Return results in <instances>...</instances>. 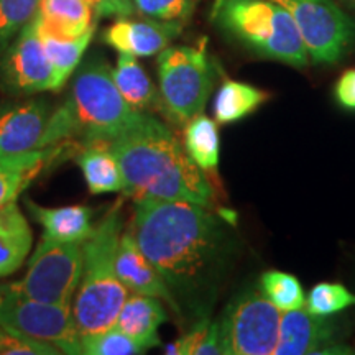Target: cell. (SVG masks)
<instances>
[{"label":"cell","mask_w":355,"mask_h":355,"mask_svg":"<svg viewBox=\"0 0 355 355\" xmlns=\"http://www.w3.org/2000/svg\"><path fill=\"white\" fill-rule=\"evenodd\" d=\"M115 268H117V275L123 286L133 295H146L165 300L173 311L180 313V306H178L162 273L144 254L130 229L123 230L121 235L117 257H115Z\"/></svg>","instance_id":"obj_16"},{"label":"cell","mask_w":355,"mask_h":355,"mask_svg":"<svg viewBox=\"0 0 355 355\" xmlns=\"http://www.w3.org/2000/svg\"><path fill=\"white\" fill-rule=\"evenodd\" d=\"M2 334H3V329H2V327H0V337H2Z\"/></svg>","instance_id":"obj_36"},{"label":"cell","mask_w":355,"mask_h":355,"mask_svg":"<svg viewBox=\"0 0 355 355\" xmlns=\"http://www.w3.org/2000/svg\"><path fill=\"white\" fill-rule=\"evenodd\" d=\"M81 347L87 355H140L148 350L115 326L81 337Z\"/></svg>","instance_id":"obj_29"},{"label":"cell","mask_w":355,"mask_h":355,"mask_svg":"<svg viewBox=\"0 0 355 355\" xmlns=\"http://www.w3.org/2000/svg\"><path fill=\"white\" fill-rule=\"evenodd\" d=\"M159 97L178 123L202 114L216 83V71L199 46H168L158 55Z\"/></svg>","instance_id":"obj_6"},{"label":"cell","mask_w":355,"mask_h":355,"mask_svg":"<svg viewBox=\"0 0 355 355\" xmlns=\"http://www.w3.org/2000/svg\"><path fill=\"white\" fill-rule=\"evenodd\" d=\"M184 148L196 165L206 173H216L219 166V128L217 122L204 114L194 115L186 122Z\"/></svg>","instance_id":"obj_25"},{"label":"cell","mask_w":355,"mask_h":355,"mask_svg":"<svg viewBox=\"0 0 355 355\" xmlns=\"http://www.w3.org/2000/svg\"><path fill=\"white\" fill-rule=\"evenodd\" d=\"M122 232L123 214L121 202H117L97 222L94 232L84 242L83 277L73 304V316L81 337L115 326L128 298V290L115 268Z\"/></svg>","instance_id":"obj_4"},{"label":"cell","mask_w":355,"mask_h":355,"mask_svg":"<svg viewBox=\"0 0 355 355\" xmlns=\"http://www.w3.org/2000/svg\"><path fill=\"white\" fill-rule=\"evenodd\" d=\"M123 175V191L133 201H188L214 206L206 173L166 125L148 114L140 125L109 144Z\"/></svg>","instance_id":"obj_2"},{"label":"cell","mask_w":355,"mask_h":355,"mask_svg":"<svg viewBox=\"0 0 355 355\" xmlns=\"http://www.w3.org/2000/svg\"><path fill=\"white\" fill-rule=\"evenodd\" d=\"M308 354H354V350L337 344V326L326 316H316L301 308L283 311L273 355Z\"/></svg>","instance_id":"obj_13"},{"label":"cell","mask_w":355,"mask_h":355,"mask_svg":"<svg viewBox=\"0 0 355 355\" xmlns=\"http://www.w3.org/2000/svg\"><path fill=\"white\" fill-rule=\"evenodd\" d=\"M282 311L259 288H247L230 301L219 321L225 355H273Z\"/></svg>","instance_id":"obj_8"},{"label":"cell","mask_w":355,"mask_h":355,"mask_svg":"<svg viewBox=\"0 0 355 355\" xmlns=\"http://www.w3.org/2000/svg\"><path fill=\"white\" fill-rule=\"evenodd\" d=\"M165 352L171 355H220L219 321H211L209 316L199 318L184 336L166 345Z\"/></svg>","instance_id":"obj_26"},{"label":"cell","mask_w":355,"mask_h":355,"mask_svg":"<svg viewBox=\"0 0 355 355\" xmlns=\"http://www.w3.org/2000/svg\"><path fill=\"white\" fill-rule=\"evenodd\" d=\"M268 99V92L252 84L225 79L217 91L214 101L216 122L229 125V123L242 121L247 115L254 114Z\"/></svg>","instance_id":"obj_23"},{"label":"cell","mask_w":355,"mask_h":355,"mask_svg":"<svg viewBox=\"0 0 355 355\" xmlns=\"http://www.w3.org/2000/svg\"><path fill=\"white\" fill-rule=\"evenodd\" d=\"M79 146L73 141H61L33 152L0 158V207L17 201L24 191L51 166L68 158Z\"/></svg>","instance_id":"obj_15"},{"label":"cell","mask_w":355,"mask_h":355,"mask_svg":"<svg viewBox=\"0 0 355 355\" xmlns=\"http://www.w3.org/2000/svg\"><path fill=\"white\" fill-rule=\"evenodd\" d=\"M40 0H0V56L38 13Z\"/></svg>","instance_id":"obj_28"},{"label":"cell","mask_w":355,"mask_h":355,"mask_svg":"<svg viewBox=\"0 0 355 355\" xmlns=\"http://www.w3.org/2000/svg\"><path fill=\"white\" fill-rule=\"evenodd\" d=\"M0 89L13 97L55 91L53 68L44 53L35 19L0 56Z\"/></svg>","instance_id":"obj_11"},{"label":"cell","mask_w":355,"mask_h":355,"mask_svg":"<svg viewBox=\"0 0 355 355\" xmlns=\"http://www.w3.org/2000/svg\"><path fill=\"white\" fill-rule=\"evenodd\" d=\"M290 13L309 60L337 63L355 44V19L334 0H273Z\"/></svg>","instance_id":"obj_10"},{"label":"cell","mask_w":355,"mask_h":355,"mask_svg":"<svg viewBox=\"0 0 355 355\" xmlns=\"http://www.w3.org/2000/svg\"><path fill=\"white\" fill-rule=\"evenodd\" d=\"M166 321L168 314L159 298L133 295L123 303L117 321H115V327L135 339L145 349H153L162 345L158 329Z\"/></svg>","instance_id":"obj_18"},{"label":"cell","mask_w":355,"mask_h":355,"mask_svg":"<svg viewBox=\"0 0 355 355\" xmlns=\"http://www.w3.org/2000/svg\"><path fill=\"white\" fill-rule=\"evenodd\" d=\"M130 230L176 303L207 316L232 248L224 212L188 201L139 199Z\"/></svg>","instance_id":"obj_1"},{"label":"cell","mask_w":355,"mask_h":355,"mask_svg":"<svg viewBox=\"0 0 355 355\" xmlns=\"http://www.w3.org/2000/svg\"><path fill=\"white\" fill-rule=\"evenodd\" d=\"M38 26V25H37ZM96 25L89 28L86 33L76 38H60L50 35L38 28L40 38H42L44 53L53 68V78H55V91H61L73 76V73L81 64V60L86 53L89 43L94 37Z\"/></svg>","instance_id":"obj_22"},{"label":"cell","mask_w":355,"mask_h":355,"mask_svg":"<svg viewBox=\"0 0 355 355\" xmlns=\"http://www.w3.org/2000/svg\"><path fill=\"white\" fill-rule=\"evenodd\" d=\"M33 243V232L17 201L0 207V278L24 265Z\"/></svg>","instance_id":"obj_19"},{"label":"cell","mask_w":355,"mask_h":355,"mask_svg":"<svg viewBox=\"0 0 355 355\" xmlns=\"http://www.w3.org/2000/svg\"><path fill=\"white\" fill-rule=\"evenodd\" d=\"M181 21H163L146 17L145 20L117 19L102 32V42L119 53H128L137 58L159 55L180 37Z\"/></svg>","instance_id":"obj_14"},{"label":"cell","mask_w":355,"mask_h":355,"mask_svg":"<svg viewBox=\"0 0 355 355\" xmlns=\"http://www.w3.org/2000/svg\"><path fill=\"white\" fill-rule=\"evenodd\" d=\"M76 162L92 194L122 193L123 191L121 165L107 141L81 145L78 148Z\"/></svg>","instance_id":"obj_21"},{"label":"cell","mask_w":355,"mask_h":355,"mask_svg":"<svg viewBox=\"0 0 355 355\" xmlns=\"http://www.w3.org/2000/svg\"><path fill=\"white\" fill-rule=\"evenodd\" d=\"M84 242H60L43 235L30 257L26 275L15 285L30 298L71 304L81 283Z\"/></svg>","instance_id":"obj_9"},{"label":"cell","mask_w":355,"mask_h":355,"mask_svg":"<svg viewBox=\"0 0 355 355\" xmlns=\"http://www.w3.org/2000/svg\"><path fill=\"white\" fill-rule=\"evenodd\" d=\"M259 290L282 311L300 309L306 304V295L300 279L290 273L270 270L260 277Z\"/></svg>","instance_id":"obj_27"},{"label":"cell","mask_w":355,"mask_h":355,"mask_svg":"<svg viewBox=\"0 0 355 355\" xmlns=\"http://www.w3.org/2000/svg\"><path fill=\"white\" fill-rule=\"evenodd\" d=\"M211 20L257 56L293 68L308 64L309 55L295 21L273 0H216Z\"/></svg>","instance_id":"obj_5"},{"label":"cell","mask_w":355,"mask_h":355,"mask_svg":"<svg viewBox=\"0 0 355 355\" xmlns=\"http://www.w3.org/2000/svg\"><path fill=\"white\" fill-rule=\"evenodd\" d=\"M337 104L345 110H355V68L345 69L334 86Z\"/></svg>","instance_id":"obj_34"},{"label":"cell","mask_w":355,"mask_h":355,"mask_svg":"<svg viewBox=\"0 0 355 355\" xmlns=\"http://www.w3.org/2000/svg\"><path fill=\"white\" fill-rule=\"evenodd\" d=\"M94 12L96 19H127L133 15L135 6L132 0H84Z\"/></svg>","instance_id":"obj_33"},{"label":"cell","mask_w":355,"mask_h":355,"mask_svg":"<svg viewBox=\"0 0 355 355\" xmlns=\"http://www.w3.org/2000/svg\"><path fill=\"white\" fill-rule=\"evenodd\" d=\"M135 12L148 19L184 24L193 15L198 0H132Z\"/></svg>","instance_id":"obj_31"},{"label":"cell","mask_w":355,"mask_h":355,"mask_svg":"<svg viewBox=\"0 0 355 355\" xmlns=\"http://www.w3.org/2000/svg\"><path fill=\"white\" fill-rule=\"evenodd\" d=\"M114 81L119 91L133 109L148 110L158 104V94L152 79L141 68L137 56L128 53H119L117 66L112 71Z\"/></svg>","instance_id":"obj_24"},{"label":"cell","mask_w":355,"mask_h":355,"mask_svg":"<svg viewBox=\"0 0 355 355\" xmlns=\"http://www.w3.org/2000/svg\"><path fill=\"white\" fill-rule=\"evenodd\" d=\"M30 216L43 227V235L60 242H86L94 232V211L87 206L43 207L26 199Z\"/></svg>","instance_id":"obj_17"},{"label":"cell","mask_w":355,"mask_h":355,"mask_svg":"<svg viewBox=\"0 0 355 355\" xmlns=\"http://www.w3.org/2000/svg\"><path fill=\"white\" fill-rule=\"evenodd\" d=\"M345 7H349L350 10H355V0H340Z\"/></svg>","instance_id":"obj_35"},{"label":"cell","mask_w":355,"mask_h":355,"mask_svg":"<svg viewBox=\"0 0 355 355\" xmlns=\"http://www.w3.org/2000/svg\"><path fill=\"white\" fill-rule=\"evenodd\" d=\"M354 354H355V349H354Z\"/></svg>","instance_id":"obj_37"},{"label":"cell","mask_w":355,"mask_h":355,"mask_svg":"<svg viewBox=\"0 0 355 355\" xmlns=\"http://www.w3.org/2000/svg\"><path fill=\"white\" fill-rule=\"evenodd\" d=\"M112 71L102 56L87 58L79 66L63 105L53 110L42 148L61 141L110 144L148 117L123 99Z\"/></svg>","instance_id":"obj_3"},{"label":"cell","mask_w":355,"mask_h":355,"mask_svg":"<svg viewBox=\"0 0 355 355\" xmlns=\"http://www.w3.org/2000/svg\"><path fill=\"white\" fill-rule=\"evenodd\" d=\"M0 327L10 334L50 343L61 354H83L73 306L37 301L13 283L0 285Z\"/></svg>","instance_id":"obj_7"},{"label":"cell","mask_w":355,"mask_h":355,"mask_svg":"<svg viewBox=\"0 0 355 355\" xmlns=\"http://www.w3.org/2000/svg\"><path fill=\"white\" fill-rule=\"evenodd\" d=\"M60 349L50 343L3 331L0 337V355H58Z\"/></svg>","instance_id":"obj_32"},{"label":"cell","mask_w":355,"mask_h":355,"mask_svg":"<svg viewBox=\"0 0 355 355\" xmlns=\"http://www.w3.org/2000/svg\"><path fill=\"white\" fill-rule=\"evenodd\" d=\"M355 306V295L343 283H319L306 298V308L316 316H332Z\"/></svg>","instance_id":"obj_30"},{"label":"cell","mask_w":355,"mask_h":355,"mask_svg":"<svg viewBox=\"0 0 355 355\" xmlns=\"http://www.w3.org/2000/svg\"><path fill=\"white\" fill-rule=\"evenodd\" d=\"M53 105L44 99H13L0 104V158L42 148Z\"/></svg>","instance_id":"obj_12"},{"label":"cell","mask_w":355,"mask_h":355,"mask_svg":"<svg viewBox=\"0 0 355 355\" xmlns=\"http://www.w3.org/2000/svg\"><path fill=\"white\" fill-rule=\"evenodd\" d=\"M37 25L60 38H76L97 24L92 8L84 0H40Z\"/></svg>","instance_id":"obj_20"}]
</instances>
